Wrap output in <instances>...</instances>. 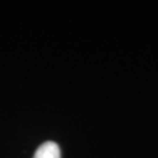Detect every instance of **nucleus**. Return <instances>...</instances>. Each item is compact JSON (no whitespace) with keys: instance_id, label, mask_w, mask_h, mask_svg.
Segmentation results:
<instances>
[{"instance_id":"f257e3e1","label":"nucleus","mask_w":158,"mask_h":158,"mask_svg":"<svg viewBox=\"0 0 158 158\" xmlns=\"http://www.w3.org/2000/svg\"><path fill=\"white\" fill-rule=\"evenodd\" d=\"M32 158H60V148L56 142H44L37 148Z\"/></svg>"}]
</instances>
